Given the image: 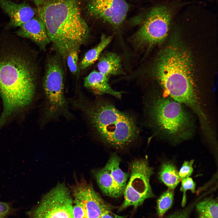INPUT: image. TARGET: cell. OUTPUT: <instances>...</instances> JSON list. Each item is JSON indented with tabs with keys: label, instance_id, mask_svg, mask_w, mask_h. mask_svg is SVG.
I'll return each mask as SVG.
<instances>
[{
	"label": "cell",
	"instance_id": "10",
	"mask_svg": "<svg viewBox=\"0 0 218 218\" xmlns=\"http://www.w3.org/2000/svg\"><path fill=\"white\" fill-rule=\"evenodd\" d=\"M120 162L119 157L113 154L105 166L95 173L99 188L104 194L111 197H118L122 195L130 176L129 173L120 168Z\"/></svg>",
	"mask_w": 218,
	"mask_h": 218
},
{
	"label": "cell",
	"instance_id": "20",
	"mask_svg": "<svg viewBox=\"0 0 218 218\" xmlns=\"http://www.w3.org/2000/svg\"><path fill=\"white\" fill-rule=\"evenodd\" d=\"M174 190L168 188L160 197L157 201V214L162 218L173 204L174 195Z\"/></svg>",
	"mask_w": 218,
	"mask_h": 218
},
{
	"label": "cell",
	"instance_id": "25",
	"mask_svg": "<svg viewBox=\"0 0 218 218\" xmlns=\"http://www.w3.org/2000/svg\"><path fill=\"white\" fill-rule=\"evenodd\" d=\"M75 205L73 206L74 218H87L86 213L83 205L79 202L73 200Z\"/></svg>",
	"mask_w": 218,
	"mask_h": 218
},
{
	"label": "cell",
	"instance_id": "19",
	"mask_svg": "<svg viewBox=\"0 0 218 218\" xmlns=\"http://www.w3.org/2000/svg\"><path fill=\"white\" fill-rule=\"evenodd\" d=\"M198 218H218L217 199L208 197L199 202L196 205Z\"/></svg>",
	"mask_w": 218,
	"mask_h": 218
},
{
	"label": "cell",
	"instance_id": "16",
	"mask_svg": "<svg viewBox=\"0 0 218 218\" xmlns=\"http://www.w3.org/2000/svg\"><path fill=\"white\" fill-rule=\"evenodd\" d=\"M98 71L107 76L122 73L121 59L117 54L107 52L100 58L97 64Z\"/></svg>",
	"mask_w": 218,
	"mask_h": 218
},
{
	"label": "cell",
	"instance_id": "23",
	"mask_svg": "<svg viewBox=\"0 0 218 218\" xmlns=\"http://www.w3.org/2000/svg\"><path fill=\"white\" fill-rule=\"evenodd\" d=\"M78 51L76 50L71 51L68 54L66 59L69 70L74 74L78 73Z\"/></svg>",
	"mask_w": 218,
	"mask_h": 218
},
{
	"label": "cell",
	"instance_id": "11",
	"mask_svg": "<svg viewBox=\"0 0 218 218\" xmlns=\"http://www.w3.org/2000/svg\"><path fill=\"white\" fill-rule=\"evenodd\" d=\"M129 8L125 0H88L86 6L90 17L107 23L115 28L122 25Z\"/></svg>",
	"mask_w": 218,
	"mask_h": 218
},
{
	"label": "cell",
	"instance_id": "15",
	"mask_svg": "<svg viewBox=\"0 0 218 218\" xmlns=\"http://www.w3.org/2000/svg\"><path fill=\"white\" fill-rule=\"evenodd\" d=\"M108 77L99 71L94 70L85 78L84 86L95 94H107L120 98L122 92L112 88L108 83Z\"/></svg>",
	"mask_w": 218,
	"mask_h": 218
},
{
	"label": "cell",
	"instance_id": "18",
	"mask_svg": "<svg viewBox=\"0 0 218 218\" xmlns=\"http://www.w3.org/2000/svg\"><path fill=\"white\" fill-rule=\"evenodd\" d=\"M111 36L102 35L100 41L94 48L90 50L85 54L80 64L79 68L84 69L94 63L98 58L104 49L111 42Z\"/></svg>",
	"mask_w": 218,
	"mask_h": 218
},
{
	"label": "cell",
	"instance_id": "7",
	"mask_svg": "<svg viewBox=\"0 0 218 218\" xmlns=\"http://www.w3.org/2000/svg\"><path fill=\"white\" fill-rule=\"evenodd\" d=\"M43 86L46 100V117L50 118L59 114L68 115L64 92V71L58 56L48 58Z\"/></svg>",
	"mask_w": 218,
	"mask_h": 218
},
{
	"label": "cell",
	"instance_id": "26",
	"mask_svg": "<svg viewBox=\"0 0 218 218\" xmlns=\"http://www.w3.org/2000/svg\"><path fill=\"white\" fill-rule=\"evenodd\" d=\"M193 206H190L181 211L171 214L166 218H189V215Z\"/></svg>",
	"mask_w": 218,
	"mask_h": 218
},
{
	"label": "cell",
	"instance_id": "6",
	"mask_svg": "<svg viewBox=\"0 0 218 218\" xmlns=\"http://www.w3.org/2000/svg\"><path fill=\"white\" fill-rule=\"evenodd\" d=\"M190 3L179 0L162 2L148 8L135 17V24L140 25L133 38L136 46L143 48L162 42L167 36L174 15Z\"/></svg>",
	"mask_w": 218,
	"mask_h": 218
},
{
	"label": "cell",
	"instance_id": "5",
	"mask_svg": "<svg viewBox=\"0 0 218 218\" xmlns=\"http://www.w3.org/2000/svg\"><path fill=\"white\" fill-rule=\"evenodd\" d=\"M147 104L150 122L159 134L176 141L192 136L193 122L183 105L162 95L152 96Z\"/></svg>",
	"mask_w": 218,
	"mask_h": 218
},
{
	"label": "cell",
	"instance_id": "13",
	"mask_svg": "<svg viewBox=\"0 0 218 218\" xmlns=\"http://www.w3.org/2000/svg\"><path fill=\"white\" fill-rule=\"evenodd\" d=\"M0 7L10 18L9 27H20L36 15V10L25 2L17 3L10 0H0Z\"/></svg>",
	"mask_w": 218,
	"mask_h": 218
},
{
	"label": "cell",
	"instance_id": "17",
	"mask_svg": "<svg viewBox=\"0 0 218 218\" xmlns=\"http://www.w3.org/2000/svg\"><path fill=\"white\" fill-rule=\"evenodd\" d=\"M159 176L160 180L169 189H174L180 181L176 167L170 162L163 164Z\"/></svg>",
	"mask_w": 218,
	"mask_h": 218
},
{
	"label": "cell",
	"instance_id": "14",
	"mask_svg": "<svg viewBox=\"0 0 218 218\" xmlns=\"http://www.w3.org/2000/svg\"><path fill=\"white\" fill-rule=\"evenodd\" d=\"M20 28L17 31V35L31 39L43 50L50 42L44 24L37 15Z\"/></svg>",
	"mask_w": 218,
	"mask_h": 218
},
{
	"label": "cell",
	"instance_id": "12",
	"mask_svg": "<svg viewBox=\"0 0 218 218\" xmlns=\"http://www.w3.org/2000/svg\"><path fill=\"white\" fill-rule=\"evenodd\" d=\"M74 200L84 206L87 218H101L110 211L111 206L95 191L91 185L82 179L77 181L72 189Z\"/></svg>",
	"mask_w": 218,
	"mask_h": 218
},
{
	"label": "cell",
	"instance_id": "27",
	"mask_svg": "<svg viewBox=\"0 0 218 218\" xmlns=\"http://www.w3.org/2000/svg\"><path fill=\"white\" fill-rule=\"evenodd\" d=\"M101 218H126L123 216L117 215L112 213L111 211L108 212L104 214Z\"/></svg>",
	"mask_w": 218,
	"mask_h": 218
},
{
	"label": "cell",
	"instance_id": "21",
	"mask_svg": "<svg viewBox=\"0 0 218 218\" xmlns=\"http://www.w3.org/2000/svg\"><path fill=\"white\" fill-rule=\"evenodd\" d=\"M181 181V186L180 190L183 193L181 205L182 207H184L187 201L186 192L188 190H190L192 193H194L195 192L196 183L190 177L183 179Z\"/></svg>",
	"mask_w": 218,
	"mask_h": 218
},
{
	"label": "cell",
	"instance_id": "1",
	"mask_svg": "<svg viewBox=\"0 0 218 218\" xmlns=\"http://www.w3.org/2000/svg\"><path fill=\"white\" fill-rule=\"evenodd\" d=\"M79 5V0H46L36 9L54 49L64 60L71 51H78L90 34Z\"/></svg>",
	"mask_w": 218,
	"mask_h": 218
},
{
	"label": "cell",
	"instance_id": "3",
	"mask_svg": "<svg viewBox=\"0 0 218 218\" xmlns=\"http://www.w3.org/2000/svg\"><path fill=\"white\" fill-rule=\"evenodd\" d=\"M26 56L12 51L0 56V94L4 117H10L27 107L34 98L35 68Z\"/></svg>",
	"mask_w": 218,
	"mask_h": 218
},
{
	"label": "cell",
	"instance_id": "8",
	"mask_svg": "<svg viewBox=\"0 0 218 218\" xmlns=\"http://www.w3.org/2000/svg\"><path fill=\"white\" fill-rule=\"evenodd\" d=\"M129 167L130 176L123 192L124 200L120 210L130 206L136 208L146 199L154 196L150 183L153 169L147 160L145 159L135 160Z\"/></svg>",
	"mask_w": 218,
	"mask_h": 218
},
{
	"label": "cell",
	"instance_id": "24",
	"mask_svg": "<svg viewBox=\"0 0 218 218\" xmlns=\"http://www.w3.org/2000/svg\"><path fill=\"white\" fill-rule=\"evenodd\" d=\"M194 160L185 161L178 172L179 176L181 181L183 179L190 177L192 174L193 169V167Z\"/></svg>",
	"mask_w": 218,
	"mask_h": 218
},
{
	"label": "cell",
	"instance_id": "2",
	"mask_svg": "<svg viewBox=\"0 0 218 218\" xmlns=\"http://www.w3.org/2000/svg\"><path fill=\"white\" fill-rule=\"evenodd\" d=\"M191 56L177 41H172L156 61L153 75L167 95L194 112L201 105L194 84Z\"/></svg>",
	"mask_w": 218,
	"mask_h": 218
},
{
	"label": "cell",
	"instance_id": "28",
	"mask_svg": "<svg viewBox=\"0 0 218 218\" xmlns=\"http://www.w3.org/2000/svg\"><path fill=\"white\" fill-rule=\"evenodd\" d=\"M33 2L37 6L39 7L46 0H30Z\"/></svg>",
	"mask_w": 218,
	"mask_h": 218
},
{
	"label": "cell",
	"instance_id": "4",
	"mask_svg": "<svg viewBox=\"0 0 218 218\" xmlns=\"http://www.w3.org/2000/svg\"><path fill=\"white\" fill-rule=\"evenodd\" d=\"M74 104L86 115L104 142L122 147L133 142L139 133L134 117L118 110L111 102L100 100L92 103L79 98Z\"/></svg>",
	"mask_w": 218,
	"mask_h": 218
},
{
	"label": "cell",
	"instance_id": "9",
	"mask_svg": "<svg viewBox=\"0 0 218 218\" xmlns=\"http://www.w3.org/2000/svg\"><path fill=\"white\" fill-rule=\"evenodd\" d=\"M73 203L69 189L59 183L27 214L28 218H74Z\"/></svg>",
	"mask_w": 218,
	"mask_h": 218
},
{
	"label": "cell",
	"instance_id": "22",
	"mask_svg": "<svg viewBox=\"0 0 218 218\" xmlns=\"http://www.w3.org/2000/svg\"><path fill=\"white\" fill-rule=\"evenodd\" d=\"M18 212V209L12 203L0 201V218H9L15 216Z\"/></svg>",
	"mask_w": 218,
	"mask_h": 218
}]
</instances>
